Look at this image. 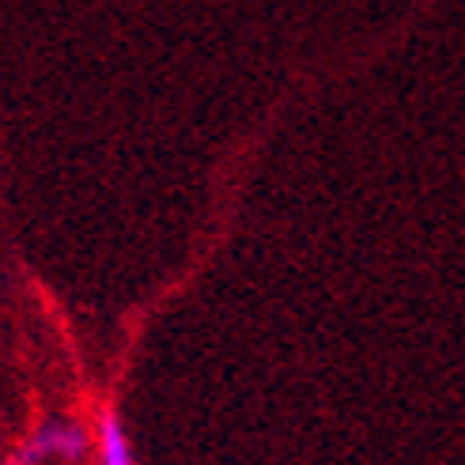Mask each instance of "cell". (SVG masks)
Returning a JSON list of instances; mask_svg holds the SVG:
<instances>
[{
	"mask_svg": "<svg viewBox=\"0 0 465 465\" xmlns=\"http://www.w3.org/2000/svg\"><path fill=\"white\" fill-rule=\"evenodd\" d=\"M5 465H19V461H15V458H8V461H5Z\"/></svg>",
	"mask_w": 465,
	"mask_h": 465,
	"instance_id": "obj_3",
	"label": "cell"
},
{
	"mask_svg": "<svg viewBox=\"0 0 465 465\" xmlns=\"http://www.w3.org/2000/svg\"><path fill=\"white\" fill-rule=\"evenodd\" d=\"M91 447V431L80 420H68V416H50L42 420L23 447L15 450L19 465H38V461H64V465H80L87 458Z\"/></svg>",
	"mask_w": 465,
	"mask_h": 465,
	"instance_id": "obj_1",
	"label": "cell"
},
{
	"mask_svg": "<svg viewBox=\"0 0 465 465\" xmlns=\"http://www.w3.org/2000/svg\"><path fill=\"white\" fill-rule=\"evenodd\" d=\"M95 450H99V465H136L118 409H99V416H95Z\"/></svg>",
	"mask_w": 465,
	"mask_h": 465,
	"instance_id": "obj_2",
	"label": "cell"
}]
</instances>
